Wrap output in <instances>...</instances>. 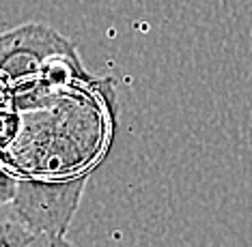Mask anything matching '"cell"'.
Masks as SVG:
<instances>
[{"instance_id":"6da1fadb","label":"cell","mask_w":252,"mask_h":247,"mask_svg":"<svg viewBox=\"0 0 252 247\" xmlns=\"http://www.w3.org/2000/svg\"><path fill=\"white\" fill-rule=\"evenodd\" d=\"M114 131L110 80H91L39 110L24 112L20 134L0 162L18 176L71 181L89 176L104 159Z\"/></svg>"},{"instance_id":"7a4b0ae2","label":"cell","mask_w":252,"mask_h":247,"mask_svg":"<svg viewBox=\"0 0 252 247\" xmlns=\"http://www.w3.org/2000/svg\"><path fill=\"white\" fill-rule=\"evenodd\" d=\"M87 181L89 176L59 183L18 176V193L7 213L24 223L32 234L45 232L65 237L80 206Z\"/></svg>"},{"instance_id":"3957f363","label":"cell","mask_w":252,"mask_h":247,"mask_svg":"<svg viewBox=\"0 0 252 247\" xmlns=\"http://www.w3.org/2000/svg\"><path fill=\"white\" fill-rule=\"evenodd\" d=\"M76 52L71 41L56 30L26 24L0 34V78L11 90L28 88L39 82L50 62Z\"/></svg>"},{"instance_id":"277c9868","label":"cell","mask_w":252,"mask_h":247,"mask_svg":"<svg viewBox=\"0 0 252 247\" xmlns=\"http://www.w3.org/2000/svg\"><path fill=\"white\" fill-rule=\"evenodd\" d=\"M32 234L24 223H20L9 213H0V247H28Z\"/></svg>"},{"instance_id":"5b68a950","label":"cell","mask_w":252,"mask_h":247,"mask_svg":"<svg viewBox=\"0 0 252 247\" xmlns=\"http://www.w3.org/2000/svg\"><path fill=\"white\" fill-rule=\"evenodd\" d=\"M18 193V174H13L0 162V213H7L11 202Z\"/></svg>"},{"instance_id":"8992f818","label":"cell","mask_w":252,"mask_h":247,"mask_svg":"<svg viewBox=\"0 0 252 247\" xmlns=\"http://www.w3.org/2000/svg\"><path fill=\"white\" fill-rule=\"evenodd\" d=\"M28 247H73L65 237H56V234H45L39 232L32 237V241L28 243Z\"/></svg>"}]
</instances>
